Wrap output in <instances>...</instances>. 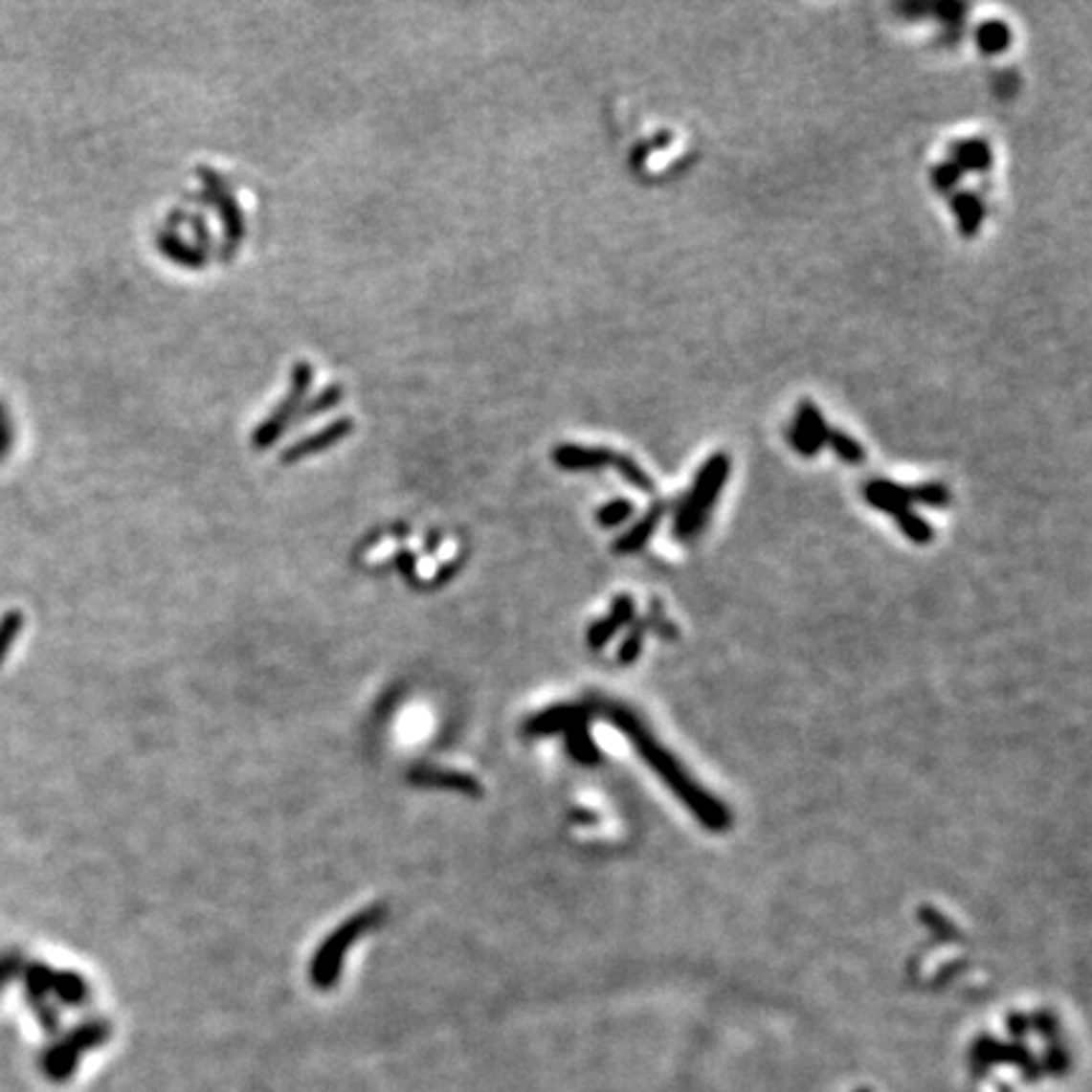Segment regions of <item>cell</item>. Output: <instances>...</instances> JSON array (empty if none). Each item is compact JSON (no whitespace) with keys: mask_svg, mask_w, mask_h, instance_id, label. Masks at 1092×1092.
Listing matches in <instances>:
<instances>
[{"mask_svg":"<svg viewBox=\"0 0 1092 1092\" xmlns=\"http://www.w3.org/2000/svg\"><path fill=\"white\" fill-rule=\"evenodd\" d=\"M895 522H898L901 531L908 536L910 542L928 544L930 539H933V529H930V524L925 522L924 516H918L916 511H903V514L895 516Z\"/></svg>","mask_w":1092,"mask_h":1092,"instance_id":"obj_20","label":"cell"},{"mask_svg":"<svg viewBox=\"0 0 1092 1092\" xmlns=\"http://www.w3.org/2000/svg\"><path fill=\"white\" fill-rule=\"evenodd\" d=\"M410 779L423 787H445V790L463 791V794H480V787L471 776L458 774V771H443V769H415Z\"/></svg>","mask_w":1092,"mask_h":1092,"instance_id":"obj_11","label":"cell"},{"mask_svg":"<svg viewBox=\"0 0 1092 1092\" xmlns=\"http://www.w3.org/2000/svg\"><path fill=\"white\" fill-rule=\"evenodd\" d=\"M976 43L987 56H996L1012 46V29L999 18H989L976 29Z\"/></svg>","mask_w":1092,"mask_h":1092,"instance_id":"obj_13","label":"cell"},{"mask_svg":"<svg viewBox=\"0 0 1092 1092\" xmlns=\"http://www.w3.org/2000/svg\"><path fill=\"white\" fill-rule=\"evenodd\" d=\"M198 175L205 180V195H208V200L218 208L220 218L226 223L228 254H231L233 248L238 246V240L243 238V233H246V226H243V212H240L238 203H235L231 192H228L226 180H220V177L208 167H200Z\"/></svg>","mask_w":1092,"mask_h":1092,"instance_id":"obj_5","label":"cell"},{"mask_svg":"<svg viewBox=\"0 0 1092 1092\" xmlns=\"http://www.w3.org/2000/svg\"><path fill=\"white\" fill-rule=\"evenodd\" d=\"M787 440H790V445L794 448L799 456H804V458H814L819 451H822V445L814 440V437L810 435V433L804 431L802 425L796 423H790L787 425Z\"/></svg>","mask_w":1092,"mask_h":1092,"instance_id":"obj_24","label":"cell"},{"mask_svg":"<svg viewBox=\"0 0 1092 1092\" xmlns=\"http://www.w3.org/2000/svg\"><path fill=\"white\" fill-rule=\"evenodd\" d=\"M728 473H731V458L726 453H713L711 458H705L701 471L696 473L693 488L680 499L676 511V522H673V534L680 542H691L696 539L705 526V519L711 516L713 503L724 491Z\"/></svg>","mask_w":1092,"mask_h":1092,"instance_id":"obj_2","label":"cell"},{"mask_svg":"<svg viewBox=\"0 0 1092 1092\" xmlns=\"http://www.w3.org/2000/svg\"><path fill=\"white\" fill-rule=\"evenodd\" d=\"M349 433H352V420H349V417H342L337 423L326 425L324 431L314 433L311 437H303V440L291 445L289 451L281 456V463H297V460L306 458L311 453L324 451V448H329L331 443H337V440H342V437L349 435Z\"/></svg>","mask_w":1092,"mask_h":1092,"instance_id":"obj_8","label":"cell"},{"mask_svg":"<svg viewBox=\"0 0 1092 1092\" xmlns=\"http://www.w3.org/2000/svg\"><path fill=\"white\" fill-rule=\"evenodd\" d=\"M577 719H582V716H579V711H574V708H554V711H546V713H539V716H534V719L526 724V731L529 733H554V731H562V728H569Z\"/></svg>","mask_w":1092,"mask_h":1092,"instance_id":"obj_17","label":"cell"},{"mask_svg":"<svg viewBox=\"0 0 1092 1092\" xmlns=\"http://www.w3.org/2000/svg\"><path fill=\"white\" fill-rule=\"evenodd\" d=\"M633 516V501L630 499H614L597 511V522L602 526H620Z\"/></svg>","mask_w":1092,"mask_h":1092,"instance_id":"obj_23","label":"cell"},{"mask_svg":"<svg viewBox=\"0 0 1092 1092\" xmlns=\"http://www.w3.org/2000/svg\"><path fill=\"white\" fill-rule=\"evenodd\" d=\"M567 731H569L571 754L577 756L579 762H585V764L594 762V759H597V751H594V744L590 741V736H587V728L579 724V719L574 721V724H571Z\"/></svg>","mask_w":1092,"mask_h":1092,"instance_id":"obj_21","label":"cell"},{"mask_svg":"<svg viewBox=\"0 0 1092 1092\" xmlns=\"http://www.w3.org/2000/svg\"><path fill=\"white\" fill-rule=\"evenodd\" d=\"M380 918H382L380 908L365 910L360 916H354L352 921H346L345 925H339V928L326 938L324 946L319 948L317 959H314V966H311V976H314V984H317V987H331V984L337 981L346 948H349V946H352L367 928H372Z\"/></svg>","mask_w":1092,"mask_h":1092,"instance_id":"obj_3","label":"cell"},{"mask_svg":"<svg viewBox=\"0 0 1092 1092\" xmlns=\"http://www.w3.org/2000/svg\"><path fill=\"white\" fill-rule=\"evenodd\" d=\"M825 448H832V451L837 453V458H842L850 465H858L865 460V448L860 445V440H855L853 435H847V433L837 431V428L830 431Z\"/></svg>","mask_w":1092,"mask_h":1092,"instance_id":"obj_18","label":"cell"},{"mask_svg":"<svg viewBox=\"0 0 1092 1092\" xmlns=\"http://www.w3.org/2000/svg\"><path fill=\"white\" fill-rule=\"evenodd\" d=\"M11 443H13V428H11V420H8L6 410L0 405V460L8 456Z\"/></svg>","mask_w":1092,"mask_h":1092,"instance_id":"obj_29","label":"cell"},{"mask_svg":"<svg viewBox=\"0 0 1092 1092\" xmlns=\"http://www.w3.org/2000/svg\"><path fill=\"white\" fill-rule=\"evenodd\" d=\"M794 420H796V423H799V425H802L804 431L810 433V435L814 437V440H817V443L822 445V448H825L827 435H830L832 425H827L825 415L819 412V408H817V405H814V402H812V400H802V402H799V410H796V417H794Z\"/></svg>","mask_w":1092,"mask_h":1092,"instance_id":"obj_16","label":"cell"},{"mask_svg":"<svg viewBox=\"0 0 1092 1092\" xmlns=\"http://www.w3.org/2000/svg\"><path fill=\"white\" fill-rule=\"evenodd\" d=\"M862 496H865L867 503L873 508H878V511L898 516L903 514V511H910V503H913V486H903V483H895V480L875 479L867 480L865 486H862Z\"/></svg>","mask_w":1092,"mask_h":1092,"instance_id":"obj_7","label":"cell"},{"mask_svg":"<svg viewBox=\"0 0 1092 1092\" xmlns=\"http://www.w3.org/2000/svg\"><path fill=\"white\" fill-rule=\"evenodd\" d=\"M613 456L614 451H610V448L577 443H562L551 453V458L562 471H599V468L613 465Z\"/></svg>","mask_w":1092,"mask_h":1092,"instance_id":"obj_6","label":"cell"},{"mask_svg":"<svg viewBox=\"0 0 1092 1092\" xmlns=\"http://www.w3.org/2000/svg\"><path fill=\"white\" fill-rule=\"evenodd\" d=\"M662 516H665V503H656V506L648 508V514L642 516L640 522L635 524L633 529H628L625 534L617 539V544H614V551L617 554H635V551H640L645 544H648V539L653 534H656L657 524L662 522Z\"/></svg>","mask_w":1092,"mask_h":1092,"instance_id":"obj_10","label":"cell"},{"mask_svg":"<svg viewBox=\"0 0 1092 1092\" xmlns=\"http://www.w3.org/2000/svg\"><path fill=\"white\" fill-rule=\"evenodd\" d=\"M961 167L953 160H944V163H938L936 167H933V172H930V180H933V185H936V190L941 192H953L956 190V185L961 183Z\"/></svg>","mask_w":1092,"mask_h":1092,"instance_id":"obj_25","label":"cell"},{"mask_svg":"<svg viewBox=\"0 0 1092 1092\" xmlns=\"http://www.w3.org/2000/svg\"><path fill=\"white\" fill-rule=\"evenodd\" d=\"M613 721L622 728V731L628 733L635 747H637V751L645 756V762L653 764V769H656L657 774L670 784V790L676 791V794L691 807L693 814H696L703 825H708L716 832L724 830L726 825H731V814H728L713 796L703 794V791L698 790L696 784L680 771L676 759H673L665 748L657 747L656 741H653V736L642 728L640 721L635 719L628 708H617V711H613Z\"/></svg>","mask_w":1092,"mask_h":1092,"instance_id":"obj_1","label":"cell"},{"mask_svg":"<svg viewBox=\"0 0 1092 1092\" xmlns=\"http://www.w3.org/2000/svg\"><path fill=\"white\" fill-rule=\"evenodd\" d=\"M951 501V491L944 483H921L913 486V503H924V506L944 508Z\"/></svg>","mask_w":1092,"mask_h":1092,"instance_id":"obj_22","label":"cell"},{"mask_svg":"<svg viewBox=\"0 0 1092 1092\" xmlns=\"http://www.w3.org/2000/svg\"><path fill=\"white\" fill-rule=\"evenodd\" d=\"M342 395H345V390L339 388V385H331L326 392H322V395L317 397V400H311L309 405H303L301 410H299V417L301 420H309V417L319 415V412H324V410L334 408L339 400H342Z\"/></svg>","mask_w":1092,"mask_h":1092,"instance_id":"obj_26","label":"cell"},{"mask_svg":"<svg viewBox=\"0 0 1092 1092\" xmlns=\"http://www.w3.org/2000/svg\"><path fill=\"white\" fill-rule=\"evenodd\" d=\"M630 617H633V599L630 597L614 599L613 614H610V617H605V620H599L597 625L592 628V633H590V645H592L594 650H599V645H602V642L613 637L614 630H617V625L628 622Z\"/></svg>","mask_w":1092,"mask_h":1092,"instance_id":"obj_14","label":"cell"},{"mask_svg":"<svg viewBox=\"0 0 1092 1092\" xmlns=\"http://www.w3.org/2000/svg\"><path fill=\"white\" fill-rule=\"evenodd\" d=\"M21 628H23V614L21 613H8L6 617L0 620V662L6 660L8 650H11L13 640L18 637Z\"/></svg>","mask_w":1092,"mask_h":1092,"instance_id":"obj_27","label":"cell"},{"mask_svg":"<svg viewBox=\"0 0 1092 1092\" xmlns=\"http://www.w3.org/2000/svg\"><path fill=\"white\" fill-rule=\"evenodd\" d=\"M953 163L959 165L961 172H987L992 169L993 152L989 147L987 140L981 137H966V140L953 142L951 145V157Z\"/></svg>","mask_w":1092,"mask_h":1092,"instance_id":"obj_9","label":"cell"},{"mask_svg":"<svg viewBox=\"0 0 1092 1092\" xmlns=\"http://www.w3.org/2000/svg\"><path fill=\"white\" fill-rule=\"evenodd\" d=\"M951 211L959 218V231L964 238H973L984 223V203L976 192L961 190L951 195Z\"/></svg>","mask_w":1092,"mask_h":1092,"instance_id":"obj_12","label":"cell"},{"mask_svg":"<svg viewBox=\"0 0 1092 1092\" xmlns=\"http://www.w3.org/2000/svg\"><path fill=\"white\" fill-rule=\"evenodd\" d=\"M49 989H54L69 1004H78V1001L86 999L84 981L78 979L77 973H51Z\"/></svg>","mask_w":1092,"mask_h":1092,"instance_id":"obj_19","label":"cell"},{"mask_svg":"<svg viewBox=\"0 0 1092 1092\" xmlns=\"http://www.w3.org/2000/svg\"><path fill=\"white\" fill-rule=\"evenodd\" d=\"M309 385H311L309 362H297V365H294V374H291L289 397L279 402V408H276L274 412H271V415H268L261 425H258V431L254 433V448L256 451L271 448L276 437L286 431V425H289L291 417L299 415V410H301L303 397H306V390H309Z\"/></svg>","mask_w":1092,"mask_h":1092,"instance_id":"obj_4","label":"cell"},{"mask_svg":"<svg viewBox=\"0 0 1092 1092\" xmlns=\"http://www.w3.org/2000/svg\"><path fill=\"white\" fill-rule=\"evenodd\" d=\"M930 13H936L946 26H953V29H956V26H961V21H964L966 6L964 3H956V0H941V3H933V6H930Z\"/></svg>","mask_w":1092,"mask_h":1092,"instance_id":"obj_28","label":"cell"},{"mask_svg":"<svg viewBox=\"0 0 1092 1092\" xmlns=\"http://www.w3.org/2000/svg\"><path fill=\"white\" fill-rule=\"evenodd\" d=\"M898 11L905 15H913V18H918V15H925L930 13V6L928 3H918V0H910V3H901L898 6Z\"/></svg>","mask_w":1092,"mask_h":1092,"instance_id":"obj_30","label":"cell"},{"mask_svg":"<svg viewBox=\"0 0 1092 1092\" xmlns=\"http://www.w3.org/2000/svg\"><path fill=\"white\" fill-rule=\"evenodd\" d=\"M15 969V959H11V956H0V987L6 984V979L13 973Z\"/></svg>","mask_w":1092,"mask_h":1092,"instance_id":"obj_31","label":"cell"},{"mask_svg":"<svg viewBox=\"0 0 1092 1092\" xmlns=\"http://www.w3.org/2000/svg\"><path fill=\"white\" fill-rule=\"evenodd\" d=\"M613 468L620 473L622 479L628 480L630 486L637 488L640 494H656V480H653V476H650V473L645 471V468H642V465L637 463L633 456H625V453H614Z\"/></svg>","mask_w":1092,"mask_h":1092,"instance_id":"obj_15","label":"cell"}]
</instances>
